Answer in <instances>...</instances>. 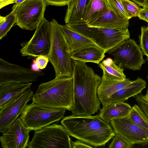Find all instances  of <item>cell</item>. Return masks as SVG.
Listing matches in <instances>:
<instances>
[{
    "instance_id": "cell-21",
    "label": "cell",
    "mask_w": 148,
    "mask_h": 148,
    "mask_svg": "<svg viewBox=\"0 0 148 148\" xmlns=\"http://www.w3.org/2000/svg\"><path fill=\"white\" fill-rule=\"evenodd\" d=\"M71 53L86 46L95 44L90 40L75 32L65 25H60Z\"/></svg>"
},
{
    "instance_id": "cell-19",
    "label": "cell",
    "mask_w": 148,
    "mask_h": 148,
    "mask_svg": "<svg viewBox=\"0 0 148 148\" xmlns=\"http://www.w3.org/2000/svg\"><path fill=\"white\" fill-rule=\"evenodd\" d=\"M132 108L127 103L116 102L103 106L100 110L99 115L103 121L109 123L113 119L127 116Z\"/></svg>"
},
{
    "instance_id": "cell-6",
    "label": "cell",
    "mask_w": 148,
    "mask_h": 148,
    "mask_svg": "<svg viewBox=\"0 0 148 148\" xmlns=\"http://www.w3.org/2000/svg\"><path fill=\"white\" fill-rule=\"evenodd\" d=\"M66 110L47 107L32 101L26 105L20 118L27 128L35 131L59 121L64 118Z\"/></svg>"
},
{
    "instance_id": "cell-9",
    "label": "cell",
    "mask_w": 148,
    "mask_h": 148,
    "mask_svg": "<svg viewBox=\"0 0 148 148\" xmlns=\"http://www.w3.org/2000/svg\"><path fill=\"white\" fill-rule=\"evenodd\" d=\"M45 0H27L14 9L15 24L26 30L36 29L42 19L47 6Z\"/></svg>"
},
{
    "instance_id": "cell-14",
    "label": "cell",
    "mask_w": 148,
    "mask_h": 148,
    "mask_svg": "<svg viewBox=\"0 0 148 148\" xmlns=\"http://www.w3.org/2000/svg\"><path fill=\"white\" fill-rule=\"evenodd\" d=\"M20 118H18L0 137L1 147L3 148H26L28 146L29 133Z\"/></svg>"
},
{
    "instance_id": "cell-24",
    "label": "cell",
    "mask_w": 148,
    "mask_h": 148,
    "mask_svg": "<svg viewBox=\"0 0 148 148\" xmlns=\"http://www.w3.org/2000/svg\"><path fill=\"white\" fill-rule=\"evenodd\" d=\"M108 8L103 0H90L86 8L83 20L88 22Z\"/></svg>"
},
{
    "instance_id": "cell-41",
    "label": "cell",
    "mask_w": 148,
    "mask_h": 148,
    "mask_svg": "<svg viewBox=\"0 0 148 148\" xmlns=\"http://www.w3.org/2000/svg\"><path fill=\"white\" fill-rule=\"evenodd\" d=\"M147 78L148 79V75L147 76ZM145 97L146 100L148 101V88L147 90L146 94L144 95Z\"/></svg>"
},
{
    "instance_id": "cell-29",
    "label": "cell",
    "mask_w": 148,
    "mask_h": 148,
    "mask_svg": "<svg viewBox=\"0 0 148 148\" xmlns=\"http://www.w3.org/2000/svg\"><path fill=\"white\" fill-rule=\"evenodd\" d=\"M108 7L117 15L127 18V15L120 0H103Z\"/></svg>"
},
{
    "instance_id": "cell-35",
    "label": "cell",
    "mask_w": 148,
    "mask_h": 148,
    "mask_svg": "<svg viewBox=\"0 0 148 148\" xmlns=\"http://www.w3.org/2000/svg\"><path fill=\"white\" fill-rule=\"evenodd\" d=\"M138 17L140 19L145 21L148 23V7L141 8Z\"/></svg>"
},
{
    "instance_id": "cell-42",
    "label": "cell",
    "mask_w": 148,
    "mask_h": 148,
    "mask_svg": "<svg viewBox=\"0 0 148 148\" xmlns=\"http://www.w3.org/2000/svg\"><path fill=\"white\" fill-rule=\"evenodd\" d=\"M147 29H148V26L147 27Z\"/></svg>"
},
{
    "instance_id": "cell-17",
    "label": "cell",
    "mask_w": 148,
    "mask_h": 148,
    "mask_svg": "<svg viewBox=\"0 0 148 148\" xmlns=\"http://www.w3.org/2000/svg\"><path fill=\"white\" fill-rule=\"evenodd\" d=\"M32 84L13 82L0 85V109L29 89Z\"/></svg>"
},
{
    "instance_id": "cell-13",
    "label": "cell",
    "mask_w": 148,
    "mask_h": 148,
    "mask_svg": "<svg viewBox=\"0 0 148 148\" xmlns=\"http://www.w3.org/2000/svg\"><path fill=\"white\" fill-rule=\"evenodd\" d=\"M33 95V91L29 89L0 109V132L5 131L21 114Z\"/></svg>"
},
{
    "instance_id": "cell-2",
    "label": "cell",
    "mask_w": 148,
    "mask_h": 148,
    "mask_svg": "<svg viewBox=\"0 0 148 148\" xmlns=\"http://www.w3.org/2000/svg\"><path fill=\"white\" fill-rule=\"evenodd\" d=\"M70 136L95 147L104 146L116 133L99 114L71 116L61 121Z\"/></svg>"
},
{
    "instance_id": "cell-8",
    "label": "cell",
    "mask_w": 148,
    "mask_h": 148,
    "mask_svg": "<svg viewBox=\"0 0 148 148\" xmlns=\"http://www.w3.org/2000/svg\"><path fill=\"white\" fill-rule=\"evenodd\" d=\"M106 53L112 55L113 60L123 69L133 71L139 70L146 60L140 45L133 39L129 38L121 42Z\"/></svg>"
},
{
    "instance_id": "cell-3",
    "label": "cell",
    "mask_w": 148,
    "mask_h": 148,
    "mask_svg": "<svg viewBox=\"0 0 148 148\" xmlns=\"http://www.w3.org/2000/svg\"><path fill=\"white\" fill-rule=\"evenodd\" d=\"M32 100L47 107L71 111L74 102L73 76L55 77L40 84Z\"/></svg>"
},
{
    "instance_id": "cell-28",
    "label": "cell",
    "mask_w": 148,
    "mask_h": 148,
    "mask_svg": "<svg viewBox=\"0 0 148 148\" xmlns=\"http://www.w3.org/2000/svg\"><path fill=\"white\" fill-rule=\"evenodd\" d=\"M134 145L119 133H116L112 141L109 145V148H132Z\"/></svg>"
},
{
    "instance_id": "cell-36",
    "label": "cell",
    "mask_w": 148,
    "mask_h": 148,
    "mask_svg": "<svg viewBox=\"0 0 148 148\" xmlns=\"http://www.w3.org/2000/svg\"><path fill=\"white\" fill-rule=\"evenodd\" d=\"M17 0H0V9L8 5L15 3Z\"/></svg>"
},
{
    "instance_id": "cell-39",
    "label": "cell",
    "mask_w": 148,
    "mask_h": 148,
    "mask_svg": "<svg viewBox=\"0 0 148 148\" xmlns=\"http://www.w3.org/2000/svg\"><path fill=\"white\" fill-rule=\"evenodd\" d=\"M139 5L140 6L143 7L144 0H131Z\"/></svg>"
},
{
    "instance_id": "cell-20",
    "label": "cell",
    "mask_w": 148,
    "mask_h": 148,
    "mask_svg": "<svg viewBox=\"0 0 148 148\" xmlns=\"http://www.w3.org/2000/svg\"><path fill=\"white\" fill-rule=\"evenodd\" d=\"M132 82L130 79L122 81L106 80L101 79L98 88L97 93L101 103L103 105L112 95L125 87Z\"/></svg>"
},
{
    "instance_id": "cell-16",
    "label": "cell",
    "mask_w": 148,
    "mask_h": 148,
    "mask_svg": "<svg viewBox=\"0 0 148 148\" xmlns=\"http://www.w3.org/2000/svg\"><path fill=\"white\" fill-rule=\"evenodd\" d=\"M146 86L145 81L140 77L112 95L106 101L103 106L118 102H124L129 98L140 94Z\"/></svg>"
},
{
    "instance_id": "cell-34",
    "label": "cell",
    "mask_w": 148,
    "mask_h": 148,
    "mask_svg": "<svg viewBox=\"0 0 148 148\" xmlns=\"http://www.w3.org/2000/svg\"><path fill=\"white\" fill-rule=\"evenodd\" d=\"M93 147V146L79 140L72 142V148H92Z\"/></svg>"
},
{
    "instance_id": "cell-38",
    "label": "cell",
    "mask_w": 148,
    "mask_h": 148,
    "mask_svg": "<svg viewBox=\"0 0 148 148\" xmlns=\"http://www.w3.org/2000/svg\"><path fill=\"white\" fill-rule=\"evenodd\" d=\"M27 0H17L12 8V10L14 9L21 3Z\"/></svg>"
},
{
    "instance_id": "cell-1",
    "label": "cell",
    "mask_w": 148,
    "mask_h": 148,
    "mask_svg": "<svg viewBox=\"0 0 148 148\" xmlns=\"http://www.w3.org/2000/svg\"><path fill=\"white\" fill-rule=\"evenodd\" d=\"M73 62L74 102L72 114L92 115L101 109L97 91L101 77L86 63L75 60Z\"/></svg>"
},
{
    "instance_id": "cell-23",
    "label": "cell",
    "mask_w": 148,
    "mask_h": 148,
    "mask_svg": "<svg viewBox=\"0 0 148 148\" xmlns=\"http://www.w3.org/2000/svg\"><path fill=\"white\" fill-rule=\"evenodd\" d=\"M98 65L103 72V75L101 77L102 79L122 81L126 78L123 72V69L118 66L114 61L112 64L109 66L104 65L101 62Z\"/></svg>"
},
{
    "instance_id": "cell-10",
    "label": "cell",
    "mask_w": 148,
    "mask_h": 148,
    "mask_svg": "<svg viewBox=\"0 0 148 148\" xmlns=\"http://www.w3.org/2000/svg\"><path fill=\"white\" fill-rule=\"evenodd\" d=\"M51 45L50 22L44 17L36 29L31 39L20 49L23 56H47Z\"/></svg>"
},
{
    "instance_id": "cell-30",
    "label": "cell",
    "mask_w": 148,
    "mask_h": 148,
    "mask_svg": "<svg viewBox=\"0 0 148 148\" xmlns=\"http://www.w3.org/2000/svg\"><path fill=\"white\" fill-rule=\"evenodd\" d=\"M139 38L141 50L148 60V29L147 27H141V33Z\"/></svg>"
},
{
    "instance_id": "cell-11",
    "label": "cell",
    "mask_w": 148,
    "mask_h": 148,
    "mask_svg": "<svg viewBox=\"0 0 148 148\" xmlns=\"http://www.w3.org/2000/svg\"><path fill=\"white\" fill-rule=\"evenodd\" d=\"M44 73L11 63L0 58V85L36 82L39 76L44 75Z\"/></svg>"
},
{
    "instance_id": "cell-40",
    "label": "cell",
    "mask_w": 148,
    "mask_h": 148,
    "mask_svg": "<svg viewBox=\"0 0 148 148\" xmlns=\"http://www.w3.org/2000/svg\"><path fill=\"white\" fill-rule=\"evenodd\" d=\"M143 7H148V0H144L143 5Z\"/></svg>"
},
{
    "instance_id": "cell-15",
    "label": "cell",
    "mask_w": 148,
    "mask_h": 148,
    "mask_svg": "<svg viewBox=\"0 0 148 148\" xmlns=\"http://www.w3.org/2000/svg\"><path fill=\"white\" fill-rule=\"evenodd\" d=\"M129 20L119 16L109 8L100 13L88 22L91 27L116 29H124L129 25Z\"/></svg>"
},
{
    "instance_id": "cell-18",
    "label": "cell",
    "mask_w": 148,
    "mask_h": 148,
    "mask_svg": "<svg viewBox=\"0 0 148 148\" xmlns=\"http://www.w3.org/2000/svg\"><path fill=\"white\" fill-rule=\"evenodd\" d=\"M106 51L95 45L82 48L72 53L73 60L99 64L105 56Z\"/></svg>"
},
{
    "instance_id": "cell-25",
    "label": "cell",
    "mask_w": 148,
    "mask_h": 148,
    "mask_svg": "<svg viewBox=\"0 0 148 148\" xmlns=\"http://www.w3.org/2000/svg\"><path fill=\"white\" fill-rule=\"evenodd\" d=\"M127 116L135 124L148 129V118L138 105L135 104L132 107Z\"/></svg>"
},
{
    "instance_id": "cell-26",
    "label": "cell",
    "mask_w": 148,
    "mask_h": 148,
    "mask_svg": "<svg viewBox=\"0 0 148 148\" xmlns=\"http://www.w3.org/2000/svg\"><path fill=\"white\" fill-rule=\"evenodd\" d=\"M16 18L14 11L5 16H0V40L7 36V33L16 23Z\"/></svg>"
},
{
    "instance_id": "cell-5",
    "label": "cell",
    "mask_w": 148,
    "mask_h": 148,
    "mask_svg": "<svg viewBox=\"0 0 148 148\" xmlns=\"http://www.w3.org/2000/svg\"><path fill=\"white\" fill-rule=\"evenodd\" d=\"M65 25L90 40L106 53L130 37L128 28L121 30L91 27L83 20Z\"/></svg>"
},
{
    "instance_id": "cell-12",
    "label": "cell",
    "mask_w": 148,
    "mask_h": 148,
    "mask_svg": "<svg viewBox=\"0 0 148 148\" xmlns=\"http://www.w3.org/2000/svg\"><path fill=\"white\" fill-rule=\"evenodd\" d=\"M110 123L115 133L120 134L133 145L148 144V129L135 124L127 116L113 119Z\"/></svg>"
},
{
    "instance_id": "cell-7",
    "label": "cell",
    "mask_w": 148,
    "mask_h": 148,
    "mask_svg": "<svg viewBox=\"0 0 148 148\" xmlns=\"http://www.w3.org/2000/svg\"><path fill=\"white\" fill-rule=\"evenodd\" d=\"M70 135L62 125L56 123L35 131L29 148H72Z\"/></svg>"
},
{
    "instance_id": "cell-22",
    "label": "cell",
    "mask_w": 148,
    "mask_h": 148,
    "mask_svg": "<svg viewBox=\"0 0 148 148\" xmlns=\"http://www.w3.org/2000/svg\"><path fill=\"white\" fill-rule=\"evenodd\" d=\"M90 0H71L68 8L64 18L66 24L83 20L84 12Z\"/></svg>"
},
{
    "instance_id": "cell-4",
    "label": "cell",
    "mask_w": 148,
    "mask_h": 148,
    "mask_svg": "<svg viewBox=\"0 0 148 148\" xmlns=\"http://www.w3.org/2000/svg\"><path fill=\"white\" fill-rule=\"evenodd\" d=\"M50 26L51 45L47 56L53 67L56 77L72 76V53L60 24L53 18L50 22Z\"/></svg>"
},
{
    "instance_id": "cell-27",
    "label": "cell",
    "mask_w": 148,
    "mask_h": 148,
    "mask_svg": "<svg viewBox=\"0 0 148 148\" xmlns=\"http://www.w3.org/2000/svg\"><path fill=\"white\" fill-rule=\"evenodd\" d=\"M129 20L138 16L141 8L139 5L130 0H120Z\"/></svg>"
},
{
    "instance_id": "cell-33",
    "label": "cell",
    "mask_w": 148,
    "mask_h": 148,
    "mask_svg": "<svg viewBox=\"0 0 148 148\" xmlns=\"http://www.w3.org/2000/svg\"><path fill=\"white\" fill-rule=\"evenodd\" d=\"M47 4L55 6L67 5L71 0H45Z\"/></svg>"
},
{
    "instance_id": "cell-32",
    "label": "cell",
    "mask_w": 148,
    "mask_h": 148,
    "mask_svg": "<svg viewBox=\"0 0 148 148\" xmlns=\"http://www.w3.org/2000/svg\"><path fill=\"white\" fill-rule=\"evenodd\" d=\"M49 62V59L47 56H41L36 58V64L38 68L43 69L46 67Z\"/></svg>"
},
{
    "instance_id": "cell-31",
    "label": "cell",
    "mask_w": 148,
    "mask_h": 148,
    "mask_svg": "<svg viewBox=\"0 0 148 148\" xmlns=\"http://www.w3.org/2000/svg\"><path fill=\"white\" fill-rule=\"evenodd\" d=\"M135 96L138 106L148 118V101L145 99L144 95L140 93Z\"/></svg>"
},
{
    "instance_id": "cell-37",
    "label": "cell",
    "mask_w": 148,
    "mask_h": 148,
    "mask_svg": "<svg viewBox=\"0 0 148 148\" xmlns=\"http://www.w3.org/2000/svg\"><path fill=\"white\" fill-rule=\"evenodd\" d=\"M113 62L114 60L112 58H109L105 60H103L101 63L104 65L109 66Z\"/></svg>"
}]
</instances>
